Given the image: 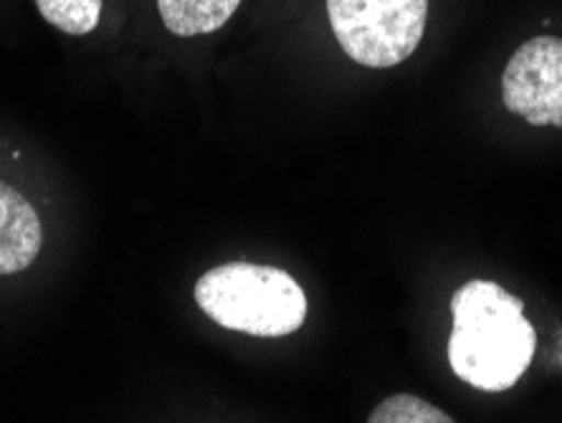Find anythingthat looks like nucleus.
I'll return each instance as SVG.
<instances>
[{
  "label": "nucleus",
  "instance_id": "7",
  "mask_svg": "<svg viewBox=\"0 0 562 423\" xmlns=\"http://www.w3.org/2000/svg\"><path fill=\"white\" fill-rule=\"evenodd\" d=\"M46 23L69 36H87L102 19V0H33Z\"/></svg>",
  "mask_w": 562,
  "mask_h": 423
},
{
  "label": "nucleus",
  "instance_id": "3",
  "mask_svg": "<svg viewBox=\"0 0 562 423\" xmlns=\"http://www.w3.org/2000/svg\"><path fill=\"white\" fill-rule=\"evenodd\" d=\"M329 26L352 62L391 69L424 38L428 0H327Z\"/></svg>",
  "mask_w": 562,
  "mask_h": 423
},
{
  "label": "nucleus",
  "instance_id": "5",
  "mask_svg": "<svg viewBox=\"0 0 562 423\" xmlns=\"http://www.w3.org/2000/svg\"><path fill=\"white\" fill-rule=\"evenodd\" d=\"M44 246V229L33 205L0 180V277L29 269Z\"/></svg>",
  "mask_w": 562,
  "mask_h": 423
},
{
  "label": "nucleus",
  "instance_id": "8",
  "mask_svg": "<svg viewBox=\"0 0 562 423\" xmlns=\"http://www.w3.org/2000/svg\"><path fill=\"white\" fill-rule=\"evenodd\" d=\"M370 423H451L453 419L424 398L398 393L385 398L383 403L368 416Z\"/></svg>",
  "mask_w": 562,
  "mask_h": 423
},
{
  "label": "nucleus",
  "instance_id": "6",
  "mask_svg": "<svg viewBox=\"0 0 562 423\" xmlns=\"http://www.w3.org/2000/svg\"><path fill=\"white\" fill-rule=\"evenodd\" d=\"M238 5L241 0H157L165 29L180 38L223 29Z\"/></svg>",
  "mask_w": 562,
  "mask_h": 423
},
{
  "label": "nucleus",
  "instance_id": "4",
  "mask_svg": "<svg viewBox=\"0 0 562 423\" xmlns=\"http://www.w3.org/2000/svg\"><path fill=\"white\" fill-rule=\"evenodd\" d=\"M502 102L535 127L562 130V38L522 44L502 74Z\"/></svg>",
  "mask_w": 562,
  "mask_h": 423
},
{
  "label": "nucleus",
  "instance_id": "2",
  "mask_svg": "<svg viewBox=\"0 0 562 423\" xmlns=\"http://www.w3.org/2000/svg\"><path fill=\"white\" fill-rule=\"evenodd\" d=\"M195 302L216 325L254 337H284L307 320V294L284 269L228 261L195 281Z\"/></svg>",
  "mask_w": 562,
  "mask_h": 423
},
{
  "label": "nucleus",
  "instance_id": "1",
  "mask_svg": "<svg viewBox=\"0 0 562 423\" xmlns=\"http://www.w3.org/2000/svg\"><path fill=\"white\" fill-rule=\"evenodd\" d=\"M449 365L457 378L490 393L509 391L532 365L537 335L525 302L497 281L471 279L451 297Z\"/></svg>",
  "mask_w": 562,
  "mask_h": 423
}]
</instances>
